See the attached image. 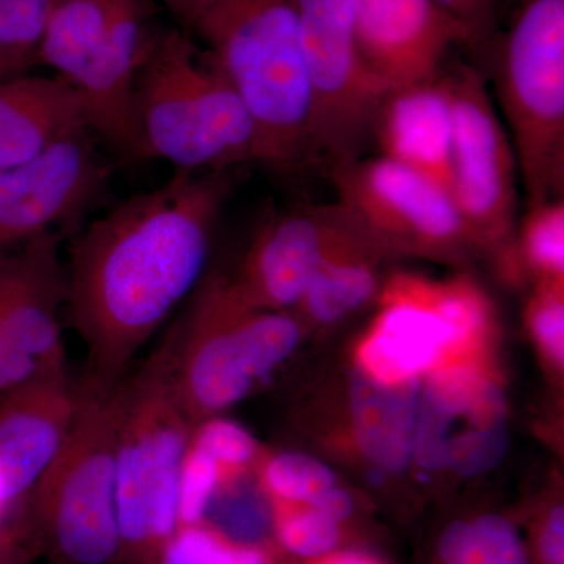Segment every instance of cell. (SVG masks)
I'll return each instance as SVG.
<instances>
[{
    "label": "cell",
    "mask_w": 564,
    "mask_h": 564,
    "mask_svg": "<svg viewBox=\"0 0 564 564\" xmlns=\"http://www.w3.org/2000/svg\"><path fill=\"white\" fill-rule=\"evenodd\" d=\"M237 172L176 170L70 236L65 310L87 348L80 380L115 391L137 352L195 292Z\"/></svg>",
    "instance_id": "obj_1"
},
{
    "label": "cell",
    "mask_w": 564,
    "mask_h": 564,
    "mask_svg": "<svg viewBox=\"0 0 564 564\" xmlns=\"http://www.w3.org/2000/svg\"><path fill=\"white\" fill-rule=\"evenodd\" d=\"M258 132V161L289 173L314 161L299 0H210L193 32Z\"/></svg>",
    "instance_id": "obj_2"
},
{
    "label": "cell",
    "mask_w": 564,
    "mask_h": 564,
    "mask_svg": "<svg viewBox=\"0 0 564 564\" xmlns=\"http://www.w3.org/2000/svg\"><path fill=\"white\" fill-rule=\"evenodd\" d=\"M133 104L151 161L162 159L182 172H229L258 161L250 111L192 33H150Z\"/></svg>",
    "instance_id": "obj_3"
},
{
    "label": "cell",
    "mask_w": 564,
    "mask_h": 564,
    "mask_svg": "<svg viewBox=\"0 0 564 564\" xmlns=\"http://www.w3.org/2000/svg\"><path fill=\"white\" fill-rule=\"evenodd\" d=\"M115 415L124 564H154L180 530L182 464L196 426L174 391L165 339L117 386Z\"/></svg>",
    "instance_id": "obj_4"
},
{
    "label": "cell",
    "mask_w": 564,
    "mask_h": 564,
    "mask_svg": "<svg viewBox=\"0 0 564 564\" xmlns=\"http://www.w3.org/2000/svg\"><path fill=\"white\" fill-rule=\"evenodd\" d=\"M192 295L165 340L174 391L198 425L239 403L285 361L302 328L284 311L250 306L225 278L199 282Z\"/></svg>",
    "instance_id": "obj_5"
},
{
    "label": "cell",
    "mask_w": 564,
    "mask_h": 564,
    "mask_svg": "<svg viewBox=\"0 0 564 564\" xmlns=\"http://www.w3.org/2000/svg\"><path fill=\"white\" fill-rule=\"evenodd\" d=\"M150 33L148 0H57L36 50L79 90L91 132L118 162L151 161L133 104Z\"/></svg>",
    "instance_id": "obj_6"
},
{
    "label": "cell",
    "mask_w": 564,
    "mask_h": 564,
    "mask_svg": "<svg viewBox=\"0 0 564 564\" xmlns=\"http://www.w3.org/2000/svg\"><path fill=\"white\" fill-rule=\"evenodd\" d=\"M76 397L65 443L25 502L55 563L124 564L117 510L115 391L80 380Z\"/></svg>",
    "instance_id": "obj_7"
},
{
    "label": "cell",
    "mask_w": 564,
    "mask_h": 564,
    "mask_svg": "<svg viewBox=\"0 0 564 564\" xmlns=\"http://www.w3.org/2000/svg\"><path fill=\"white\" fill-rule=\"evenodd\" d=\"M496 88L527 203L564 198V0L522 3Z\"/></svg>",
    "instance_id": "obj_8"
},
{
    "label": "cell",
    "mask_w": 564,
    "mask_h": 564,
    "mask_svg": "<svg viewBox=\"0 0 564 564\" xmlns=\"http://www.w3.org/2000/svg\"><path fill=\"white\" fill-rule=\"evenodd\" d=\"M311 90L314 161L361 158L386 93L364 66L356 40V0H299Z\"/></svg>",
    "instance_id": "obj_9"
},
{
    "label": "cell",
    "mask_w": 564,
    "mask_h": 564,
    "mask_svg": "<svg viewBox=\"0 0 564 564\" xmlns=\"http://www.w3.org/2000/svg\"><path fill=\"white\" fill-rule=\"evenodd\" d=\"M454 104L452 187L474 243L505 247L514 239L519 169L513 143L488 85L473 66L447 73Z\"/></svg>",
    "instance_id": "obj_10"
},
{
    "label": "cell",
    "mask_w": 564,
    "mask_h": 564,
    "mask_svg": "<svg viewBox=\"0 0 564 564\" xmlns=\"http://www.w3.org/2000/svg\"><path fill=\"white\" fill-rule=\"evenodd\" d=\"M332 176L336 202L384 250L451 258L474 243L451 193L402 163L358 158Z\"/></svg>",
    "instance_id": "obj_11"
},
{
    "label": "cell",
    "mask_w": 564,
    "mask_h": 564,
    "mask_svg": "<svg viewBox=\"0 0 564 564\" xmlns=\"http://www.w3.org/2000/svg\"><path fill=\"white\" fill-rule=\"evenodd\" d=\"M91 129L55 141L31 161L0 172V254L61 232L73 236L109 195L115 161Z\"/></svg>",
    "instance_id": "obj_12"
},
{
    "label": "cell",
    "mask_w": 564,
    "mask_h": 564,
    "mask_svg": "<svg viewBox=\"0 0 564 564\" xmlns=\"http://www.w3.org/2000/svg\"><path fill=\"white\" fill-rule=\"evenodd\" d=\"M507 451L502 391L469 367L434 375L419 406L414 441L419 464L429 470L451 467L474 477L496 467Z\"/></svg>",
    "instance_id": "obj_13"
},
{
    "label": "cell",
    "mask_w": 564,
    "mask_h": 564,
    "mask_svg": "<svg viewBox=\"0 0 564 564\" xmlns=\"http://www.w3.org/2000/svg\"><path fill=\"white\" fill-rule=\"evenodd\" d=\"M339 203L278 212L252 240L234 291L252 307L296 306L329 252L355 228Z\"/></svg>",
    "instance_id": "obj_14"
},
{
    "label": "cell",
    "mask_w": 564,
    "mask_h": 564,
    "mask_svg": "<svg viewBox=\"0 0 564 564\" xmlns=\"http://www.w3.org/2000/svg\"><path fill=\"white\" fill-rule=\"evenodd\" d=\"M355 25L364 66L384 93L436 79L455 46L473 44L436 0H356Z\"/></svg>",
    "instance_id": "obj_15"
},
{
    "label": "cell",
    "mask_w": 564,
    "mask_h": 564,
    "mask_svg": "<svg viewBox=\"0 0 564 564\" xmlns=\"http://www.w3.org/2000/svg\"><path fill=\"white\" fill-rule=\"evenodd\" d=\"M383 310L359 347L364 373L384 384L417 380L448 350H458L440 304V282L397 276Z\"/></svg>",
    "instance_id": "obj_16"
},
{
    "label": "cell",
    "mask_w": 564,
    "mask_h": 564,
    "mask_svg": "<svg viewBox=\"0 0 564 564\" xmlns=\"http://www.w3.org/2000/svg\"><path fill=\"white\" fill-rule=\"evenodd\" d=\"M76 400L66 370L41 375L0 397V486L10 508L24 502L54 462Z\"/></svg>",
    "instance_id": "obj_17"
},
{
    "label": "cell",
    "mask_w": 564,
    "mask_h": 564,
    "mask_svg": "<svg viewBox=\"0 0 564 564\" xmlns=\"http://www.w3.org/2000/svg\"><path fill=\"white\" fill-rule=\"evenodd\" d=\"M65 239V234H47L11 252L13 265L0 310V340L55 367H66L61 318L66 303L61 256Z\"/></svg>",
    "instance_id": "obj_18"
},
{
    "label": "cell",
    "mask_w": 564,
    "mask_h": 564,
    "mask_svg": "<svg viewBox=\"0 0 564 564\" xmlns=\"http://www.w3.org/2000/svg\"><path fill=\"white\" fill-rule=\"evenodd\" d=\"M454 104L447 73L386 93L370 139L380 155L430 177L451 193Z\"/></svg>",
    "instance_id": "obj_19"
},
{
    "label": "cell",
    "mask_w": 564,
    "mask_h": 564,
    "mask_svg": "<svg viewBox=\"0 0 564 564\" xmlns=\"http://www.w3.org/2000/svg\"><path fill=\"white\" fill-rule=\"evenodd\" d=\"M82 129H90L87 106L65 77L22 73L0 79V172Z\"/></svg>",
    "instance_id": "obj_20"
},
{
    "label": "cell",
    "mask_w": 564,
    "mask_h": 564,
    "mask_svg": "<svg viewBox=\"0 0 564 564\" xmlns=\"http://www.w3.org/2000/svg\"><path fill=\"white\" fill-rule=\"evenodd\" d=\"M421 397L417 380L384 384L361 369L352 377L351 414L359 447L389 473H400L414 456Z\"/></svg>",
    "instance_id": "obj_21"
},
{
    "label": "cell",
    "mask_w": 564,
    "mask_h": 564,
    "mask_svg": "<svg viewBox=\"0 0 564 564\" xmlns=\"http://www.w3.org/2000/svg\"><path fill=\"white\" fill-rule=\"evenodd\" d=\"M380 251L384 248L356 223L329 252L296 306H302L304 314L318 323L339 322L355 313L377 291L375 261Z\"/></svg>",
    "instance_id": "obj_22"
},
{
    "label": "cell",
    "mask_w": 564,
    "mask_h": 564,
    "mask_svg": "<svg viewBox=\"0 0 564 564\" xmlns=\"http://www.w3.org/2000/svg\"><path fill=\"white\" fill-rule=\"evenodd\" d=\"M437 564H530L529 549L513 522L484 514L445 527L437 541Z\"/></svg>",
    "instance_id": "obj_23"
},
{
    "label": "cell",
    "mask_w": 564,
    "mask_h": 564,
    "mask_svg": "<svg viewBox=\"0 0 564 564\" xmlns=\"http://www.w3.org/2000/svg\"><path fill=\"white\" fill-rule=\"evenodd\" d=\"M518 248L541 282H563L564 198L532 204L516 225Z\"/></svg>",
    "instance_id": "obj_24"
},
{
    "label": "cell",
    "mask_w": 564,
    "mask_h": 564,
    "mask_svg": "<svg viewBox=\"0 0 564 564\" xmlns=\"http://www.w3.org/2000/svg\"><path fill=\"white\" fill-rule=\"evenodd\" d=\"M154 564H273L261 545L240 543L204 522L180 527Z\"/></svg>",
    "instance_id": "obj_25"
},
{
    "label": "cell",
    "mask_w": 564,
    "mask_h": 564,
    "mask_svg": "<svg viewBox=\"0 0 564 564\" xmlns=\"http://www.w3.org/2000/svg\"><path fill=\"white\" fill-rule=\"evenodd\" d=\"M272 521L281 547L307 562L339 547L340 524L313 505L273 500Z\"/></svg>",
    "instance_id": "obj_26"
},
{
    "label": "cell",
    "mask_w": 564,
    "mask_h": 564,
    "mask_svg": "<svg viewBox=\"0 0 564 564\" xmlns=\"http://www.w3.org/2000/svg\"><path fill=\"white\" fill-rule=\"evenodd\" d=\"M263 486L273 500L313 505L336 488V477L313 456L281 454L263 466Z\"/></svg>",
    "instance_id": "obj_27"
},
{
    "label": "cell",
    "mask_w": 564,
    "mask_h": 564,
    "mask_svg": "<svg viewBox=\"0 0 564 564\" xmlns=\"http://www.w3.org/2000/svg\"><path fill=\"white\" fill-rule=\"evenodd\" d=\"M191 444L218 464L223 474L242 470L258 454V444L237 423L207 419L193 430Z\"/></svg>",
    "instance_id": "obj_28"
},
{
    "label": "cell",
    "mask_w": 564,
    "mask_h": 564,
    "mask_svg": "<svg viewBox=\"0 0 564 564\" xmlns=\"http://www.w3.org/2000/svg\"><path fill=\"white\" fill-rule=\"evenodd\" d=\"M57 0H0V50L29 55L36 50Z\"/></svg>",
    "instance_id": "obj_29"
},
{
    "label": "cell",
    "mask_w": 564,
    "mask_h": 564,
    "mask_svg": "<svg viewBox=\"0 0 564 564\" xmlns=\"http://www.w3.org/2000/svg\"><path fill=\"white\" fill-rule=\"evenodd\" d=\"M529 322L541 350L555 364L564 359L563 282H541L529 307Z\"/></svg>",
    "instance_id": "obj_30"
},
{
    "label": "cell",
    "mask_w": 564,
    "mask_h": 564,
    "mask_svg": "<svg viewBox=\"0 0 564 564\" xmlns=\"http://www.w3.org/2000/svg\"><path fill=\"white\" fill-rule=\"evenodd\" d=\"M66 367H55L40 361L28 352L14 350L0 340V397L44 373L62 372Z\"/></svg>",
    "instance_id": "obj_31"
},
{
    "label": "cell",
    "mask_w": 564,
    "mask_h": 564,
    "mask_svg": "<svg viewBox=\"0 0 564 564\" xmlns=\"http://www.w3.org/2000/svg\"><path fill=\"white\" fill-rule=\"evenodd\" d=\"M466 25L473 44L480 43L491 32L500 0H436Z\"/></svg>",
    "instance_id": "obj_32"
},
{
    "label": "cell",
    "mask_w": 564,
    "mask_h": 564,
    "mask_svg": "<svg viewBox=\"0 0 564 564\" xmlns=\"http://www.w3.org/2000/svg\"><path fill=\"white\" fill-rule=\"evenodd\" d=\"M182 31L192 33L210 0H158Z\"/></svg>",
    "instance_id": "obj_33"
},
{
    "label": "cell",
    "mask_w": 564,
    "mask_h": 564,
    "mask_svg": "<svg viewBox=\"0 0 564 564\" xmlns=\"http://www.w3.org/2000/svg\"><path fill=\"white\" fill-rule=\"evenodd\" d=\"M313 507L321 510L323 514L332 518L337 524L343 525L352 513V500L347 492L339 488H333L332 491L321 497Z\"/></svg>",
    "instance_id": "obj_34"
},
{
    "label": "cell",
    "mask_w": 564,
    "mask_h": 564,
    "mask_svg": "<svg viewBox=\"0 0 564 564\" xmlns=\"http://www.w3.org/2000/svg\"><path fill=\"white\" fill-rule=\"evenodd\" d=\"M33 62H36L35 58L29 57V55L0 50V79L28 73V68Z\"/></svg>",
    "instance_id": "obj_35"
},
{
    "label": "cell",
    "mask_w": 564,
    "mask_h": 564,
    "mask_svg": "<svg viewBox=\"0 0 564 564\" xmlns=\"http://www.w3.org/2000/svg\"><path fill=\"white\" fill-rule=\"evenodd\" d=\"M310 564H383L372 555L355 551H334L332 554L323 555L321 558L310 560Z\"/></svg>",
    "instance_id": "obj_36"
},
{
    "label": "cell",
    "mask_w": 564,
    "mask_h": 564,
    "mask_svg": "<svg viewBox=\"0 0 564 564\" xmlns=\"http://www.w3.org/2000/svg\"><path fill=\"white\" fill-rule=\"evenodd\" d=\"M0 564H22V551L17 538L0 529Z\"/></svg>",
    "instance_id": "obj_37"
},
{
    "label": "cell",
    "mask_w": 564,
    "mask_h": 564,
    "mask_svg": "<svg viewBox=\"0 0 564 564\" xmlns=\"http://www.w3.org/2000/svg\"><path fill=\"white\" fill-rule=\"evenodd\" d=\"M11 252L0 254V310H2L3 300H6L7 288H9L10 282L11 265H13V254H11Z\"/></svg>",
    "instance_id": "obj_38"
},
{
    "label": "cell",
    "mask_w": 564,
    "mask_h": 564,
    "mask_svg": "<svg viewBox=\"0 0 564 564\" xmlns=\"http://www.w3.org/2000/svg\"><path fill=\"white\" fill-rule=\"evenodd\" d=\"M9 503H7L6 496H3L2 486H0V519L3 518V514L9 510Z\"/></svg>",
    "instance_id": "obj_39"
}]
</instances>
